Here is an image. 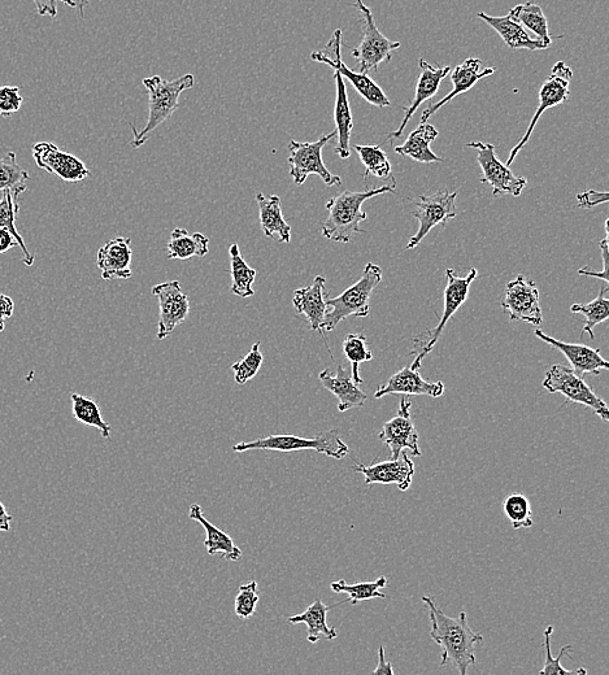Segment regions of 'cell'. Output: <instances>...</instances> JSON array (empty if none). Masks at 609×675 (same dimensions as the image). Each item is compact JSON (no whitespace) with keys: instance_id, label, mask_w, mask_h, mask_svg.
Here are the masks:
<instances>
[{"instance_id":"obj_1","label":"cell","mask_w":609,"mask_h":675,"mask_svg":"<svg viewBox=\"0 0 609 675\" xmlns=\"http://www.w3.org/2000/svg\"><path fill=\"white\" fill-rule=\"evenodd\" d=\"M423 602L429 609L432 624L430 638L441 647V665L445 666L451 661L461 675H467L469 669L476 665L474 647L482 643L484 637L471 629L467 613L461 612L458 617H450L443 613L434 598L424 596Z\"/></svg>"},{"instance_id":"obj_2","label":"cell","mask_w":609,"mask_h":675,"mask_svg":"<svg viewBox=\"0 0 609 675\" xmlns=\"http://www.w3.org/2000/svg\"><path fill=\"white\" fill-rule=\"evenodd\" d=\"M395 186L373 187L365 191H343L326 203L328 219L323 224V237L337 243H350L355 234L363 233L360 222L367 220L363 211L365 200L386 193H395Z\"/></svg>"},{"instance_id":"obj_3","label":"cell","mask_w":609,"mask_h":675,"mask_svg":"<svg viewBox=\"0 0 609 675\" xmlns=\"http://www.w3.org/2000/svg\"><path fill=\"white\" fill-rule=\"evenodd\" d=\"M195 77L187 73L173 81H165L160 76H152L143 80V86L149 93V119L141 132L133 126L134 138L130 142L133 148H141L149 141L152 132L173 116L180 107L181 94L193 89Z\"/></svg>"},{"instance_id":"obj_4","label":"cell","mask_w":609,"mask_h":675,"mask_svg":"<svg viewBox=\"0 0 609 675\" xmlns=\"http://www.w3.org/2000/svg\"><path fill=\"white\" fill-rule=\"evenodd\" d=\"M382 281V269L376 264L365 265L360 280L348 287L337 298L326 299V312L323 333L336 330L337 326L348 317H367L371 309L373 291Z\"/></svg>"},{"instance_id":"obj_5","label":"cell","mask_w":609,"mask_h":675,"mask_svg":"<svg viewBox=\"0 0 609 675\" xmlns=\"http://www.w3.org/2000/svg\"><path fill=\"white\" fill-rule=\"evenodd\" d=\"M234 452L247 451H277L290 454V452L312 450L333 459L342 460L350 452L347 444L342 441L341 434L337 429L323 431L313 438L298 437V435H269V437L255 439L252 442L237 443L232 447Z\"/></svg>"},{"instance_id":"obj_6","label":"cell","mask_w":609,"mask_h":675,"mask_svg":"<svg viewBox=\"0 0 609 675\" xmlns=\"http://www.w3.org/2000/svg\"><path fill=\"white\" fill-rule=\"evenodd\" d=\"M355 7L363 20V38L359 46L352 50V56L356 59V72H377L381 64L391 62L393 52L400 49V43L390 41L380 32L372 11L361 0H356Z\"/></svg>"},{"instance_id":"obj_7","label":"cell","mask_w":609,"mask_h":675,"mask_svg":"<svg viewBox=\"0 0 609 675\" xmlns=\"http://www.w3.org/2000/svg\"><path fill=\"white\" fill-rule=\"evenodd\" d=\"M341 47L342 30L337 29L323 50L312 52L311 59L313 62L329 65V67L334 69V72H338L343 78H347L350 84L355 87V90L358 91L360 97H363L372 106L378 108L390 107L391 102L387 98L385 91L367 73L352 71V69L343 63Z\"/></svg>"},{"instance_id":"obj_8","label":"cell","mask_w":609,"mask_h":675,"mask_svg":"<svg viewBox=\"0 0 609 675\" xmlns=\"http://www.w3.org/2000/svg\"><path fill=\"white\" fill-rule=\"evenodd\" d=\"M334 137H337L336 130L323 135L316 142L291 141L289 143L290 156L287 161L290 164V176L293 177L295 184L298 186L303 185L311 174H316V176H319L323 180L326 186L342 185V178L330 173L329 169L325 167L323 160L324 147Z\"/></svg>"},{"instance_id":"obj_9","label":"cell","mask_w":609,"mask_h":675,"mask_svg":"<svg viewBox=\"0 0 609 675\" xmlns=\"http://www.w3.org/2000/svg\"><path fill=\"white\" fill-rule=\"evenodd\" d=\"M542 386L548 393L561 394L569 402L585 405V407L593 409L595 415L602 418L604 422L609 421L607 403L595 394L594 390L584 381V378L574 372L572 368L552 365L546 372Z\"/></svg>"},{"instance_id":"obj_10","label":"cell","mask_w":609,"mask_h":675,"mask_svg":"<svg viewBox=\"0 0 609 675\" xmlns=\"http://www.w3.org/2000/svg\"><path fill=\"white\" fill-rule=\"evenodd\" d=\"M456 197H458V191L448 193L446 190H441L432 195H421L416 202H413L416 209L412 211V215L419 221V230L410 238L406 250H413L419 246L435 226H446L448 221L455 219L458 215Z\"/></svg>"},{"instance_id":"obj_11","label":"cell","mask_w":609,"mask_h":675,"mask_svg":"<svg viewBox=\"0 0 609 675\" xmlns=\"http://www.w3.org/2000/svg\"><path fill=\"white\" fill-rule=\"evenodd\" d=\"M467 147L477 150V161L482 171V184H489L495 198L512 195L519 198L528 185L525 177L516 176L506 164L498 159L495 146L491 143L473 142Z\"/></svg>"},{"instance_id":"obj_12","label":"cell","mask_w":609,"mask_h":675,"mask_svg":"<svg viewBox=\"0 0 609 675\" xmlns=\"http://www.w3.org/2000/svg\"><path fill=\"white\" fill-rule=\"evenodd\" d=\"M572 77V69L569 68L567 64L559 62L554 65L550 76L543 82L541 90H539V104L537 111H535L524 137H522L521 141L512 148L510 158L507 160V167H511L516 156L519 155L522 148L529 142L533 130L535 129V126H537L538 121L541 120L543 113L567 102L569 98V85H571Z\"/></svg>"},{"instance_id":"obj_13","label":"cell","mask_w":609,"mask_h":675,"mask_svg":"<svg viewBox=\"0 0 609 675\" xmlns=\"http://www.w3.org/2000/svg\"><path fill=\"white\" fill-rule=\"evenodd\" d=\"M446 277L445 309H443L442 319L433 330H430L428 342L425 343L423 350H421L420 354L413 360V363L411 364L412 369H421V364H423L425 356L433 350L435 343L438 342V339L441 338V335L445 332L447 322L450 321L451 317H454L455 313L459 311V308L467 302L469 289H471L473 281L478 277V270L472 268L467 277H459L458 274L454 272V269H447Z\"/></svg>"},{"instance_id":"obj_14","label":"cell","mask_w":609,"mask_h":675,"mask_svg":"<svg viewBox=\"0 0 609 675\" xmlns=\"http://www.w3.org/2000/svg\"><path fill=\"white\" fill-rule=\"evenodd\" d=\"M502 307L512 321L526 322L533 326H539L543 322L537 286L522 274L508 283Z\"/></svg>"},{"instance_id":"obj_15","label":"cell","mask_w":609,"mask_h":675,"mask_svg":"<svg viewBox=\"0 0 609 675\" xmlns=\"http://www.w3.org/2000/svg\"><path fill=\"white\" fill-rule=\"evenodd\" d=\"M411 405L410 400L403 398L397 415L387 421L378 433L380 441L390 448L391 459H398L403 451L411 452L415 457L423 455L419 448V433L412 421Z\"/></svg>"},{"instance_id":"obj_16","label":"cell","mask_w":609,"mask_h":675,"mask_svg":"<svg viewBox=\"0 0 609 675\" xmlns=\"http://www.w3.org/2000/svg\"><path fill=\"white\" fill-rule=\"evenodd\" d=\"M152 294L159 299V341H164L178 325L184 324L190 313L189 296L182 293L181 283L168 281L152 287Z\"/></svg>"},{"instance_id":"obj_17","label":"cell","mask_w":609,"mask_h":675,"mask_svg":"<svg viewBox=\"0 0 609 675\" xmlns=\"http://www.w3.org/2000/svg\"><path fill=\"white\" fill-rule=\"evenodd\" d=\"M33 158L39 168L64 182H80L90 176L84 161L68 154L51 142H39L33 146Z\"/></svg>"},{"instance_id":"obj_18","label":"cell","mask_w":609,"mask_h":675,"mask_svg":"<svg viewBox=\"0 0 609 675\" xmlns=\"http://www.w3.org/2000/svg\"><path fill=\"white\" fill-rule=\"evenodd\" d=\"M354 470L356 473L363 474L365 485H374V483L397 485L400 491L410 489L413 476H415V464L406 451H403L398 459L381 461L369 467L356 464Z\"/></svg>"},{"instance_id":"obj_19","label":"cell","mask_w":609,"mask_h":675,"mask_svg":"<svg viewBox=\"0 0 609 675\" xmlns=\"http://www.w3.org/2000/svg\"><path fill=\"white\" fill-rule=\"evenodd\" d=\"M534 334L535 337L550 344L551 347L556 348L567 357L574 372L580 374V376H584V374L599 376L600 372L609 369V363L600 355V350H594V348L585 346V344L558 341V339L550 337L539 329L535 330Z\"/></svg>"},{"instance_id":"obj_20","label":"cell","mask_w":609,"mask_h":675,"mask_svg":"<svg viewBox=\"0 0 609 675\" xmlns=\"http://www.w3.org/2000/svg\"><path fill=\"white\" fill-rule=\"evenodd\" d=\"M420 76L419 80L416 82V91L415 98H413L412 103L408 107H404V117L402 123H400L397 132L390 133V139H397L402 137L404 130H406L408 123L415 115L416 111L419 110L421 104L428 102L437 95L439 87H441V82L450 74V67H435V65L425 62V60L420 59Z\"/></svg>"},{"instance_id":"obj_21","label":"cell","mask_w":609,"mask_h":675,"mask_svg":"<svg viewBox=\"0 0 609 675\" xmlns=\"http://www.w3.org/2000/svg\"><path fill=\"white\" fill-rule=\"evenodd\" d=\"M443 394H445L443 382L425 381L421 377L420 370L412 369L410 365V367L400 369L389 378V381L380 386L374 398L380 399L386 395H425L435 399Z\"/></svg>"},{"instance_id":"obj_22","label":"cell","mask_w":609,"mask_h":675,"mask_svg":"<svg viewBox=\"0 0 609 675\" xmlns=\"http://www.w3.org/2000/svg\"><path fill=\"white\" fill-rule=\"evenodd\" d=\"M481 60L469 58L465 60L464 63H461L451 71V82L454 85V90L451 93H448L445 98L438 100L437 103H432L421 115L420 123H426L434 115L435 112L441 110L443 106H446L447 103H450L452 99L459 97L460 94L468 93L469 90L473 89L476 86L478 81L484 80V78L493 76L497 72V68H485L484 71H481Z\"/></svg>"},{"instance_id":"obj_23","label":"cell","mask_w":609,"mask_h":675,"mask_svg":"<svg viewBox=\"0 0 609 675\" xmlns=\"http://www.w3.org/2000/svg\"><path fill=\"white\" fill-rule=\"evenodd\" d=\"M132 241L129 238H115L100 247L97 265L104 281L129 280L132 278Z\"/></svg>"},{"instance_id":"obj_24","label":"cell","mask_w":609,"mask_h":675,"mask_svg":"<svg viewBox=\"0 0 609 675\" xmlns=\"http://www.w3.org/2000/svg\"><path fill=\"white\" fill-rule=\"evenodd\" d=\"M325 282L324 276H317L311 286L298 289L294 294V308L310 322L312 332L323 333L325 315L328 312Z\"/></svg>"},{"instance_id":"obj_25","label":"cell","mask_w":609,"mask_h":675,"mask_svg":"<svg viewBox=\"0 0 609 675\" xmlns=\"http://www.w3.org/2000/svg\"><path fill=\"white\" fill-rule=\"evenodd\" d=\"M319 380L325 389L338 399L339 412L361 408L367 403L368 395L352 380L351 370L343 368L342 365H338L336 376H333L329 369L323 370L319 374Z\"/></svg>"},{"instance_id":"obj_26","label":"cell","mask_w":609,"mask_h":675,"mask_svg":"<svg viewBox=\"0 0 609 675\" xmlns=\"http://www.w3.org/2000/svg\"><path fill=\"white\" fill-rule=\"evenodd\" d=\"M477 16L481 20H484L487 25H490L511 50L525 49L538 51L546 50L550 47L547 43L542 42L541 39L530 37L524 26L510 15L495 17L480 12Z\"/></svg>"},{"instance_id":"obj_27","label":"cell","mask_w":609,"mask_h":675,"mask_svg":"<svg viewBox=\"0 0 609 675\" xmlns=\"http://www.w3.org/2000/svg\"><path fill=\"white\" fill-rule=\"evenodd\" d=\"M190 520L199 522L206 530V540L204 546L207 548L208 555H221L224 560L238 561L242 557L241 548L236 546L234 540L225 531L211 524L203 515L202 507L199 504H191L189 511Z\"/></svg>"},{"instance_id":"obj_28","label":"cell","mask_w":609,"mask_h":675,"mask_svg":"<svg viewBox=\"0 0 609 675\" xmlns=\"http://www.w3.org/2000/svg\"><path fill=\"white\" fill-rule=\"evenodd\" d=\"M334 81H336L337 87L334 121H336L338 138L337 147L334 152H336L339 158L345 160L350 158V141L352 129H354V120H352L350 102H348L345 78L338 72H334Z\"/></svg>"},{"instance_id":"obj_29","label":"cell","mask_w":609,"mask_h":675,"mask_svg":"<svg viewBox=\"0 0 609 675\" xmlns=\"http://www.w3.org/2000/svg\"><path fill=\"white\" fill-rule=\"evenodd\" d=\"M259 204V220L265 237H277L280 243H290L291 228L284 219L281 208V198L278 195L265 197L263 193L256 195Z\"/></svg>"},{"instance_id":"obj_30","label":"cell","mask_w":609,"mask_h":675,"mask_svg":"<svg viewBox=\"0 0 609 675\" xmlns=\"http://www.w3.org/2000/svg\"><path fill=\"white\" fill-rule=\"evenodd\" d=\"M334 607H337V605L328 607L320 599H317L306 611L297 614V616L289 617L287 621L290 625H306L308 629L307 640L312 644L323 638L334 640L338 637V631L334 627H329L328 622H326L328 612Z\"/></svg>"},{"instance_id":"obj_31","label":"cell","mask_w":609,"mask_h":675,"mask_svg":"<svg viewBox=\"0 0 609 675\" xmlns=\"http://www.w3.org/2000/svg\"><path fill=\"white\" fill-rule=\"evenodd\" d=\"M438 130L430 124H420L419 128L408 135L407 141L402 146L395 147L399 155L408 156L421 164L442 163L441 156L435 155L430 150V145L437 139Z\"/></svg>"},{"instance_id":"obj_32","label":"cell","mask_w":609,"mask_h":675,"mask_svg":"<svg viewBox=\"0 0 609 675\" xmlns=\"http://www.w3.org/2000/svg\"><path fill=\"white\" fill-rule=\"evenodd\" d=\"M208 251H210V239L206 235L189 234L185 229H174L168 242V256L171 260L204 258Z\"/></svg>"},{"instance_id":"obj_33","label":"cell","mask_w":609,"mask_h":675,"mask_svg":"<svg viewBox=\"0 0 609 675\" xmlns=\"http://www.w3.org/2000/svg\"><path fill=\"white\" fill-rule=\"evenodd\" d=\"M230 255V274H232L233 285L230 291L239 298H251L255 295L254 282L256 280V270L247 265L245 259L239 251V246L229 247Z\"/></svg>"},{"instance_id":"obj_34","label":"cell","mask_w":609,"mask_h":675,"mask_svg":"<svg viewBox=\"0 0 609 675\" xmlns=\"http://www.w3.org/2000/svg\"><path fill=\"white\" fill-rule=\"evenodd\" d=\"M387 585H389V581L386 577H380L373 582L355 583V585H348L345 579H339V581L332 582L330 589L336 594H347V602L356 605L367 602V600L386 599V595L382 594L381 590L385 589Z\"/></svg>"},{"instance_id":"obj_35","label":"cell","mask_w":609,"mask_h":675,"mask_svg":"<svg viewBox=\"0 0 609 675\" xmlns=\"http://www.w3.org/2000/svg\"><path fill=\"white\" fill-rule=\"evenodd\" d=\"M513 19L519 21L525 29L533 32L538 39L551 46L552 38L548 32V23L542 8L533 2H526L513 7L508 13Z\"/></svg>"},{"instance_id":"obj_36","label":"cell","mask_w":609,"mask_h":675,"mask_svg":"<svg viewBox=\"0 0 609 675\" xmlns=\"http://www.w3.org/2000/svg\"><path fill=\"white\" fill-rule=\"evenodd\" d=\"M71 400L73 417L77 421L90 426V428L98 429L103 438L111 437L112 426L104 421L99 405L93 399L80 394H72Z\"/></svg>"},{"instance_id":"obj_37","label":"cell","mask_w":609,"mask_h":675,"mask_svg":"<svg viewBox=\"0 0 609 675\" xmlns=\"http://www.w3.org/2000/svg\"><path fill=\"white\" fill-rule=\"evenodd\" d=\"M29 173L17 163L15 152L0 159V193L10 190L16 198L28 189Z\"/></svg>"},{"instance_id":"obj_38","label":"cell","mask_w":609,"mask_h":675,"mask_svg":"<svg viewBox=\"0 0 609 675\" xmlns=\"http://www.w3.org/2000/svg\"><path fill=\"white\" fill-rule=\"evenodd\" d=\"M572 313L585 316V326L582 329V335L589 333L591 339H595L594 328L602 322L607 321L609 317L608 286H604L597 298L593 302L586 304H573Z\"/></svg>"},{"instance_id":"obj_39","label":"cell","mask_w":609,"mask_h":675,"mask_svg":"<svg viewBox=\"0 0 609 675\" xmlns=\"http://www.w3.org/2000/svg\"><path fill=\"white\" fill-rule=\"evenodd\" d=\"M17 200H19V198H16L10 190L3 191V198L0 199V228L7 229L8 232L15 237L21 251H23L24 263L28 265V267H32L34 264V255L30 254L23 237H21V234L17 232L16 229V217L20 209Z\"/></svg>"},{"instance_id":"obj_40","label":"cell","mask_w":609,"mask_h":675,"mask_svg":"<svg viewBox=\"0 0 609 675\" xmlns=\"http://www.w3.org/2000/svg\"><path fill=\"white\" fill-rule=\"evenodd\" d=\"M343 354L350 361L352 380L356 385H361L364 381L360 377V364L373 360V354L371 350H368L365 335L359 333L347 334L343 339Z\"/></svg>"},{"instance_id":"obj_41","label":"cell","mask_w":609,"mask_h":675,"mask_svg":"<svg viewBox=\"0 0 609 675\" xmlns=\"http://www.w3.org/2000/svg\"><path fill=\"white\" fill-rule=\"evenodd\" d=\"M354 148L365 167V178H368L369 174L381 178V180L393 177L390 161L387 159L386 152L380 146L356 145Z\"/></svg>"},{"instance_id":"obj_42","label":"cell","mask_w":609,"mask_h":675,"mask_svg":"<svg viewBox=\"0 0 609 675\" xmlns=\"http://www.w3.org/2000/svg\"><path fill=\"white\" fill-rule=\"evenodd\" d=\"M504 515L510 520L513 529H529L534 525L533 509L529 499L522 494L507 496L503 502Z\"/></svg>"},{"instance_id":"obj_43","label":"cell","mask_w":609,"mask_h":675,"mask_svg":"<svg viewBox=\"0 0 609 675\" xmlns=\"http://www.w3.org/2000/svg\"><path fill=\"white\" fill-rule=\"evenodd\" d=\"M263 361L264 356L260 351V342H256L245 359L239 360L232 365L234 381L238 385H246L247 382L251 381L259 373Z\"/></svg>"},{"instance_id":"obj_44","label":"cell","mask_w":609,"mask_h":675,"mask_svg":"<svg viewBox=\"0 0 609 675\" xmlns=\"http://www.w3.org/2000/svg\"><path fill=\"white\" fill-rule=\"evenodd\" d=\"M554 633V627L548 626L547 629L545 630V648H546V661L545 665H543V669L539 674L541 675H551V674H574V675H586L587 670L584 668L577 669V670H568L563 668L561 666V659L565 655H567V652L572 651V646L571 644H568V646H564L561 648V651L559 653V656L555 657L552 656L551 652V634Z\"/></svg>"},{"instance_id":"obj_45","label":"cell","mask_w":609,"mask_h":675,"mask_svg":"<svg viewBox=\"0 0 609 675\" xmlns=\"http://www.w3.org/2000/svg\"><path fill=\"white\" fill-rule=\"evenodd\" d=\"M259 600L258 582L250 581L239 587L236 603H234V611L238 618L243 621L250 620L256 612Z\"/></svg>"},{"instance_id":"obj_46","label":"cell","mask_w":609,"mask_h":675,"mask_svg":"<svg viewBox=\"0 0 609 675\" xmlns=\"http://www.w3.org/2000/svg\"><path fill=\"white\" fill-rule=\"evenodd\" d=\"M36 4L39 16H50L55 19L58 16L59 3L67 4L68 7L75 8L80 13L82 19L85 17V8L89 6L90 0H33Z\"/></svg>"},{"instance_id":"obj_47","label":"cell","mask_w":609,"mask_h":675,"mask_svg":"<svg viewBox=\"0 0 609 675\" xmlns=\"http://www.w3.org/2000/svg\"><path fill=\"white\" fill-rule=\"evenodd\" d=\"M23 102L20 87L8 85L0 87V116L8 117L19 112Z\"/></svg>"},{"instance_id":"obj_48","label":"cell","mask_w":609,"mask_h":675,"mask_svg":"<svg viewBox=\"0 0 609 675\" xmlns=\"http://www.w3.org/2000/svg\"><path fill=\"white\" fill-rule=\"evenodd\" d=\"M577 200L581 208H594L608 203V193L607 191L589 190L577 195Z\"/></svg>"},{"instance_id":"obj_49","label":"cell","mask_w":609,"mask_h":675,"mask_svg":"<svg viewBox=\"0 0 609 675\" xmlns=\"http://www.w3.org/2000/svg\"><path fill=\"white\" fill-rule=\"evenodd\" d=\"M13 309H15V303L10 296L0 293V333L6 329V320L12 317Z\"/></svg>"},{"instance_id":"obj_50","label":"cell","mask_w":609,"mask_h":675,"mask_svg":"<svg viewBox=\"0 0 609 675\" xmlns=\"http://www.w3.org/2000/svg\"><path fill=\"white\" fill-rule=\"evenodd\" d=\"M373 674H386V675H394V669L393 665L389 663V661H386L385 657V648L380 646L378 648V665L377 668L373 670Z\"/></svg>"},{"instance_id":"obj_51","label":"cell","mask_w":609,"mask_h":675,"mask_svg":"<svg viewBox=\"0 0 609 675\" xmlns=\"http://www.w3.org/2000/svg\"><path fill=\"white\" fill-rule=\"evenodd\" d=\"M19 247L15 237L7 229L0 228V255L6 254L11 248Z\"/></svg>"},{"instance_id":"obj_52","label":"cell","mask_w":609,"mask_h":675,"mask_svg":"<svg viewBox=\"0 0 609 675\" xmlns=\"http://www.w3.org/2000/svg\"><path fill=\"white\" fill-rule=\"evenodd\" d=\"M12 516L7 512L6 507L0 502V531L11 530Z\"/></svg>"},{"instance_id":"obj_53","label":"cell","mask_w":609,"mask_h":675,"mask_svg":"<svg viewBox=\"0 0 609 675\" xmlns=\"http://www.w3.org/2000/svg\"><path fill=\"white\" fill-rule=\"evenodd\" d=\"M578 274H580V276L599 278V280L608 283V276H606V274H603L602 272H595L594 269L589 267L581 268L578 270Z\"/></svg>"}]
</instances>
